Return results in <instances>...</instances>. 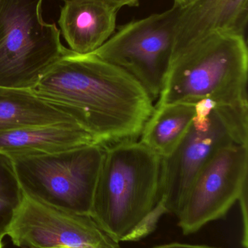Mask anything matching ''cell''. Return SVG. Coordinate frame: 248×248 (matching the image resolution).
Masks as SVG:
<instances>
[{"label":"cell","instance_id":"1","mask_svg":"<svg viewBox=\"0 0 248 248\" xmlns=\"http://www.w3.org/2000/svg\"><path fill=\"white\" fill-rule=\"evenodd\" d=\"M32 91L75 119L102 146L139 140L154 108L128 73L93 54L69 49Z\"/></svg>","mask_w":248,"mask_h":248},{"label":"cell","instance_id":"2","mask_svg":"<svg viewBox=\"0 0 248 248\" xmlns=\"http://www.w3.org/2000/svg\"><path fill=\"white\" fill-rule=\"evenodd\" d=\"M104 147L90 216L115 241H138L167 214L160 198L161 158L139 140Z\"/></svg>","mask_w":248,"mask_h":248},{"label":"cell","instance_id":"3","mask_svg":"<svg viewBox=\"0 0 248 248\" xmlns=\"http://www.w3.org/2000/svg\"><path fill=\"white\" fill-rule=\"evenodd\" d=\"M246 38L211 33L173 53L157 104L248 106Z\"/></svg>","mask_w":248,"mask_h":248},{"label":"cell","instance_id":"4","mask_svg":"<svg viewBox=\"0 0 248 248\" xmlns=\"http://www.w3.org/2000/svg\"><path fill=\"white\" fill-rule=\"evenodd\" d=\"M248 106H220L210 100L195 104V116L174 151L161 158L160 198L176 215L194 179L210 158L231 144H248Z\"/></svg>","mask_w":248,"mask_h":248},{"label":"cell","instance_id":"5","mask_svg":"<svg viewBox=\"0 0 248 248\" xmlns=\"http://www.w3.org/2000/svg\"><path fill=\"white\" fill-rule=\"evenodd\" d=\"M43 0H0V87L32 90L68 52L42 18Z\"/></svg>","mask_w":248,"mask_h":248},{"label":"cell","instance_id":"6","mask_svg":"<svg viewBox=\"0 0 248 248\" xmlns=\"http://www.w3.org/2000/svg\"><path fill=\"white\" fill-rule=\"evenodd\" d=\"M105 147L93 144L49 155L13 157L24 195L50 206L90 215Z\"/></svg>","mask_w":248,"mask_h":248},{"label":"cell","instance_id":"7","mask_svg":"<svg viewBox=\"0 0 248 248\" xmlns=\"http://www.w3.org/2000/svg\"><path fill=\"white\" fill-rule=\"evenodd\" d=\"M182 6L118 27L92 54L123 70L158 100L174 49L175 28Z\"/></svg>","mask_w":248,"mask_h":248},{"label":"cell","instance_id":"8","mask_svg":"<svg viewBox=\"0 0 248 248\" xmlns=\"http://www.w3.org/2000/svg\"><path fill=\"white\" fill-rule=\"evenodd\" d=\"M248 144L218 150L194 179L176 216L184 234L224 218L248 189Z\"/></svg>","mask_w":248,"mask_h":248},{"label":"cell","instance_id":"9","mask_svg":"<svg viewBox=\"0 0 248 248\" xmlns=\"http://www.w3.org/2000/svg\"><path fill=\"white\" fill-rule=\"evenodd\" d=\"M7 235L19 248H121L90 215L50 206L24 193Z\"/></svg>","mask_w":248,"mask_h":248},{"label":"cell","instance_id":"10","mask_svg":"<svg viewBox=\"0 0 248 248\" xmlns=\"http://www.w3.org/2000/svg\"><path fill=\"white\" fill-rule=\"evenodd\" d=\"M248 22V0H192L181 7L173 53L215 32L246 37Z\"/></svg>","mask_w":248,"mask_h":248},{"label":"cell","instance_id":"11","mask_svg":"<svg viewBox=\"0 0 248 248\" xmlns=\"http://www.w3.org/2000/svg\"><path fill=\"white\" fill-rule=\"evenodd\" d=\"M118 11L96 0L66 1L58 23L70 50L86 55L99 49L116 31Z\"/></svg>","mask_w":248,"mask_h":248},{"label":"cell","instance_id":"12","mask_svg":"<svg viewBox=\"0 0 248 248\" xmlns=\"http://www.w3.org/2000/svg\"><path fill=\"white\" fill-rule=\"evenodd\" d=\"M93 144L98 143L93 135L77 123L31 125L0 133V153L11 157L54 154Z\"/></svg>","mask_w":248,"mask_h":248},{"label":"cell","instance_id":"13","mask_svg":"<svg viewBox=\"0 0 248 248\" xmlns=\"http://www.w3.org/2000/svg\"><path fill=\"white\" fill-rule=\"evenodd\" d=\"M195 116L194 104H156L138 140L160 158L167 157L184 137Z\"/></svg>","mask_w":248,"mask_h":248},{"label":"cell","instance_id":"14","mask_svg":"<svg viewBox=\"0 0 248 248\" xmlns=\"http://www.w3.org/2000/svg\"><path fill=\"white\" fill-rule=\"evenodd\" d=\"M55 123L77 122L65 112L38 97L32 90L0 87V133Z\"/></svg>","mask_w":248,"mask_h":248},{"label":"cell","instance_id":"15","mask_svg":"<svg viewBox=\"0 0 248 248\" xmlns=\"http://www.w3.org/2000/svg\"><path fill=\"white\" fill-rule=\"evenodd\" d=\"M23 196L13 159L0 153V237L7 235L15 211Z\"/></svg>","mask_w":248,"mask_h":248},{"label":"cell","instance_id":"16","mask_svg":"<svg viewBox=\"0 0 248 248\" xmlns=\"http://www.w3.org/2000/svg\"><path fill=\"white\" fill-rule=\"evenodd\" d=\"M239 205L241 211L242 220H243V235H242V245L244 248H248V189L243 192L239 198Z\"/></svg>","mask_w":248,"mask_h":248},{"label":"cell","instance_id":"17","mask_svg":"<svg viewBox=\"0 0 248 248\" xmlns=\"http://www.w3.org/2000/svg\"><path fill=\"white\" fill-rule=\"evenodd\" d=\"M61 1L66 2V1H73V0H61ZM96 1H101L119 10L124 7H137L139 5L141 0H96Z\"/></svg>","mask_w":248,"mask_h":248},{"label":"cell","instance_id":"18","mask_svg":"<svg viewBox=\"0 0 248 248\" xmlns=\"http://www.w3.org/2000/svg\"><path fill=\"white\" fill-rule=\"evenodd\" d=\"M152 248H217L202 245L186 244V243H169V244L160 245Z\"/></svg>","mask_w":248,"mask_h":248},{"label":"cell","instance_id":"19","mask_svg":"<svg viewBox=\"0 0 248 248\" xmlns=\"http://www.w3.org/2000/svg\"><path fill=\"white\" fill-rule=\"evenodd\" d=\"M174 1V4H177L179 6H185L188 3L190 2L192 0H173Z\"/></svg>","mask_w":248,"mask_h":248},{"label":"cell","instance_id":"20","mask_svg":"<svg viewBox=\"0 0 248 248\" xmlns=\"http://www.w3.org/2000/svg\"><path fill=\"white\" fill-rule=\"evenodd\" d=\"M2 237H0V248H3Z\"/></svg>","mask_w":248,"mask_h":248},{"label":"cell","instance_id":"21","mask_svg":"<svg viewBox=\"0 0 248 248\" xmlns=\"http://www.w3.org/2000/svg\"><path fill=\"white\" fill-rule=\"evenodd\" d=\"M71 248L61 247V248Z\"/></svg>","mask_w":248,"mask_h":248},{"label":"cell","instance_id":"22","mask_svg":"<svg viewBox=\"0 0 248 248\" xmlns=\"http://www.w3.org/2000/svg\"></svg>","mask_w":248,"mask_h":248}]
</instances>
